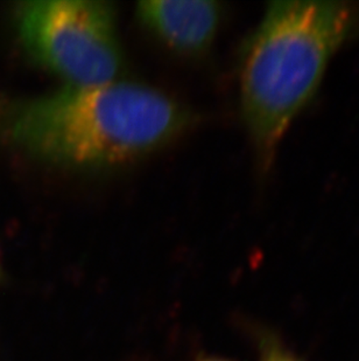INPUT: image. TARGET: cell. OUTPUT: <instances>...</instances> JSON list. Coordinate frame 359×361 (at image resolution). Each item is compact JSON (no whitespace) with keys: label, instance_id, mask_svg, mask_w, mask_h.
I'll return each instance as SVG.
<instances>
[{"label":"cell","instance_id":"1","mask_svg":"<svg viewBox=\"0 0 359 361\" xmlns=\"http://www.w3.org/2000/svg\"><path fill=\"white\" fill-rule=\"evenodd\" d=\"M191 122L189 109L166 92L125 80L0 99L4 140L41 163L77 171L132 163Z\"/></svg>","mask_w":359,"mask_h":361},{"label":"cell","instance_id":"2","mask_svg":"<svg viewBox=\"0 0 359 361\" xmlns=\"http://www.w3.org/2000/svg\"><path fill=\"white\" fill-rule=\"evenodd\" d=\"M358 25L359 8L348 1L268 5L245 46L239 85L243 120L265 169Z\"/></svg>","mask_w":359,"mask_h":361},{"label":"cell","instance_id":"3","mask_svg":"<svg viewBox=\"0 0 359 361\" xmlns=\"http://www.w3.org/2000/svg\"><path fill=\"white\" fill-rule=\"evenodd\" d=\"M18 35L32 60L65 85H106L124 71L117 10L106 0L18 4Z\"/></svg>","mask_w":359,"mask_h":361},{"label":"cell","instance_id":"4","mask_svg":"<svg viewBox=\"0 0 359 361\" xmlns=\"http://www.w3.org/2000/svg\"><path fill=\"white\" fill-rule=\"evenodd\" d=\"M136 13L167 47L179 54L200 55L216 38L223 7L211 0H147L137 4Z\"/></svg>","mask_w":359,"mask_h":361},{"label":"cell","instance_id":"5","mask_svg":"<svg viewBox=\"0 0 359 361\" xmlns=\"http://www.w3.org/2000/svg\"><path fill=\"white\" fill-rule=\"evenodd\" d=\"M253 337L258 361H306L286 344L280 334L270 327H254Z\"/></svg>","mask_w":359,"mask_h":361},{"label":"cell","instance_id":"6","mask_svg":"<svg viewBox=\"0 0 359 361\" xmlns=\"http://www.w3.org/2000/svg\"><path fill=\"white\" fill-rule=\"evenodd\" d=\"M196 361H234L231 359L222 358V357H204V358L199 359Z\"/></svg>","mask_w":359,"mask_h":361},{"label":"cell","instance_id":"7","mask_svg":"<svg viewBox=\"0 0 359 361\" xmlns=\"http://www.w3.org/2000/svg\"><path fill=\"white\" fill-rule=\"evenodd\" d=\"M0 275H1V259H0Z\"/></svg>","mask_w":359,"mask_h":361}]
</instances>
